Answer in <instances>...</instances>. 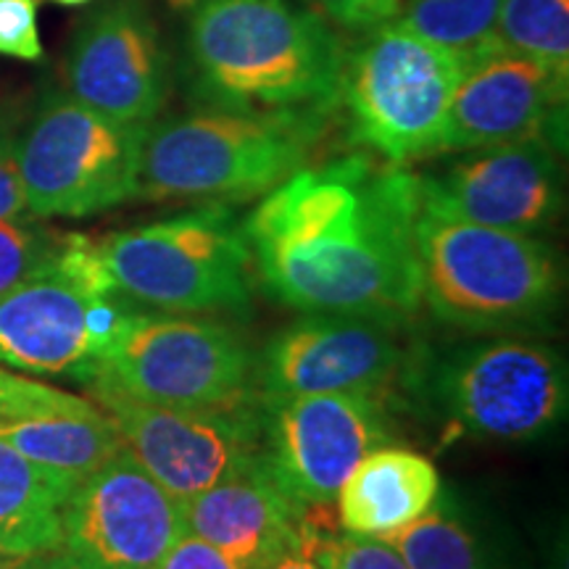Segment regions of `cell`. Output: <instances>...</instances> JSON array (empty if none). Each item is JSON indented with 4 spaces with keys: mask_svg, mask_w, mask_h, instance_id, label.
Returning <instances> with one entry per match:
<instances>
[{
    "mask_svg": "<svg viewBox=\"0 0 569 569\" xmlns=\"http://www.w3.org/2000/svg\"><path fill=\"white\" fill-rule=\"evenodd\" d=\"M322 119L211 106L148 124L134 198L219 203L269 193L303 167Z\"/></svg>",
    "mask_w": 569,
    "mask_h": 569,
    "instance_id": "3957f363",
    "label": "cell"
},
{
    "mask_svg": "<svg viewBox=\"0 0 569 569\" xmlns=\"http://www.w3.org/2000/svg\"><path fill=\"white\" fill-rule=\"evenodd\" d=\"M251 375L253 356L227 325L132 309L88 388L153 407L211 409L246 401Z\"/></svg>",
    "mask_w": 569,
    "mask_h": 569,
    "instance_id": "ba28073f",
    "label": "cell"
},
{
    "mask_svg": "<svg viewBox=\"0 0 569 569\" xmlns=\"http://www.w3.org/2000/svg\"><path fill=\"white\" fill-rule=\"evenodd\" d=\"M567 82L530 56L490 46L469 56L448 109L440 151H472L565 130Z\"/></svg>",
    "mask_w": 569,
    "mask_h": 569,
    "instance_id": "e0dca14e",
    "label": "cell"
},
{
    "mask_svg": "<svg viewBox=\"0 0 569 569\" xmlns=\"http://www.w3.org/2000/svg\"><path fill=\"white\" fill-rule=\"evenodd\" d=\"M0 569H63L56 553H46V557H27L17 561V565H6Z\"/></svg>",
    "mask_w": 569,
    "mask_h": 569,
    "instance_id": "d6a6232c",
    "label": "cell"
},
{
    "mask_svg": "<svg viewBox=\"0 0 569 569\" xmlns=\"http://www.w3.org/2000/svg\"><path fill=\"white\" fill-rule=\"evenodd\" d=\"M63 240L67 234L48 230L34 217L0 222V293L48 272L59 261Z\"/></svg>",
    "mask_w": 569,
    "mask_h": 569,
    "instance_id": "d4e9b609",
    "label": "cell"
},
{
    "mask_svg": "<svg viewBox=\"0 0 569 569\" xmlns=\"http://www.w3.org/2000/svg\"><path fill=\"white\" fill-rule=\"evenodd\" d=\"M325 17L353 32H369L396 17L398 0H315Z\"/></svg>",
    "mask_w": 569,
    "mask_h": 569,
    "instance_id": "f546056e",
    "label": "cell"
},
{
    "mask_svg": "<svg viewBox=\"0 0 569 569\" xmlns=\"http://www.w3.org/2000/svg\"><path fill=\"white\" fill-rule=\"evenodd\" d=\"M159 569H243L238 561L227 557L219 549L206 543V540L190 536H184L177 540L172 546V551L167 553L163 565Z\"/></svg>",
    "mask_w": 569,
    "mask_h": 569,
    "instance_id": "4dcf8cb0",
    "label": "cell"
},
{
    "mask_svg": "<svg viewBox=\"0 0 569 569\" xmlns=\"http://www.w3.org/2000/svg\"><path fill=\"white\" fill-rule=\"evenodd\" d=\"M496 40L569 77V0H501Z\"/></svg>",
    "mask_w": 569,
    "mask_h": 569,
    "instance_id": "cb8c5ba5",
    "label": "cell"
},
{
    "mask_svg": "<svg viewBox=\"0 0 569 569\" xmlns=\"http://www.w3.org/2000/svg\"><path fill=\"white\" fill-rule=\"evenodd\" d=\"M0 56L40 61L38 0H0Z\"/></svg>",
    "mask_w": 569,
    "mask_h": 569,
    "instance_id": "f1b7e54d",
    "label": "cell"
},
{
    "mask_svg": "<svg viewBox=\"0 0 569 569\" xmlns=\"http://www.w3.org/2000/svg\"><path fill=\"white\" fill-rule=\"evenodd\" d=\"M130 311L96 240L67 234L48 272L0 293V365L88 382Z\"/></svg>",
    "mask_w": 569,
    "mask_h": 569,
    "instance_id": "52a82bcc",
    "label": "cell"
},
{
    "mask_svg": "<svg viewBox=\"0 0 569 569\" xmlns=\"http://www.w3.org/2000/svg\"><path fill=\"white\" fill-rule=\"evenodd\" d=\"M259 419L261 467L301 507L336 501L351 469L393 436L386 407L369 393L264 398Z\"/></svg>",
    "mask_w": 569,
    "mask_h": 569,
    "instance_id": "30bf717a",
    "label": "cell"
},
{
    "mask_svg": "<svg viewBox=\"0 0 569 569\" xmlns=\"http://www.w3.org/2000/svg\"><path fill=\"white\" fill-rule=\"evenodd\" d=\"M440 498L436 465L411 448L377 446L340 486L338 525L353 536L388 538L427 515Z\"/></svg>",
    "mask_w": 569,
    "mask_h": 569,
    "instance_id": "d6986e66",
    "label": "cell"
},
{
    "mask_svg": "<svg viewBox=\"0 0 569 569\" xmlns=\"http://www.w3.org/2000/svg\"><path fill=\"white\" fill-rule=\"evenodd\" d=\"M0 440L48 472L80 482L124 451L113 419L98 407L90 415L46 417L0 427Z\"/></svg>",
    "mask_w": 569,
    "mask_h": 569,
    "instance_id": "44dd1931",
    "label": "cell"
},
{
    "mask_svg": "<svg viewBox=\"0 0 569 569\" xmlns=\"http://www.w3.org/2000/svg\"><path fill=\"white\" fill-rule=\"evenodd\" d=\"M77 482L48 472L0 440V546L17 557L56 553L61 507Z\"/></svg>",
    "mask_w": 569,
    "mask_h": 569,
    "instance_id": "ffe728a7",
    "label": "cell"
},
{
    "mask_svg": "<svg viewBox=\"0 0 569 569\" xmlns=\"http://www.w3.org/2000/svg\"><path fill=\"white\" fill-rule=\"evenodd\" d=\"M415 177L419 209L496 230L538 234L565 209L559 142L551 138L472 148L440 172Z\"/></svg>",
    "mask_w": 569,
    "mask_h": 569,
    "instance_id": "5bb4252c",
    "label": "cell"
},
{
    "mask_svg": "<svg viewBox=\"0 0 569 569\" xmlns=\"http://www.w3.org/2000/svg\"><path fill=\"white\" fill-rule=\"evenodd\" d=\"M98 256L119 296L159 311L211 315L251 301V248L224 203L106 234Z\"/></svg>",
    "mask_w": 569,
    "mask_h": 569,
    "instance_id": "5b68a950",
    "label": "cell"
},
{
    "mask_svg": "<svg viewBox=\"0 0 569 569\" xmlns=\"http://www.w3.org/2000/svg\"><path fill=\"white\" fill-rule=\"evenodd\" d=\"M63 84L124 124H153L169 98V56L146 0H103L71 34Z\"/></svg>",
    "mask_w": 569,
    "mask_h": 569,
    "instance_id": "9a60e30c",
    "label": "cell"
},
{
    "mask_svg": "<svg viewBox=\"0 0 569 569\" xmlns=\"http://www.w3.org/2000/svg\"><path fill=\"white\" fill-rule=\"evenodd\" d=\"M184 59L203 101L325 117L340 101L346 51L293 0H177Z\"/></svg>",
    "mask_w": 569,
    "mask_h": 569,
    "instance_id": "7a4b0ae2",
    "label": "cell"
},
{
    "mask_svg": "<svg viewBox=\"0 0 569 569\" xmlns=\"http://www.w3.org/2000/svg\"><path fill=\"white\" fill-rule=\"evenodd\" d=\"M498 3L501 0H398L393 21L469 59L498 42Z\"/></svg>",
    "mask_w": 569,
    "mask_h": 569,
    "instance_id": "603a6c76",
    "label": "cell"
},
{
    "mask_svg": "<svg viewBox=\"0 0 569 569\" xmlns=\"http://www.w3.org/2000/svg\"><path fill=\"white\" fill-rule=\"evenodd\" d=\"M146 130L103 117L69 92L42 98L19 134L27 213L80 219L134 201Z\"/></svg>",
    "mask_w": 569,
    "mask_h": 569,
    "instance_id": "9c48e42d",
    "label": "cell"
},
{
    "mask_svg": "<svg viewBox=\"0 0 569 569\" xmlns=\"http://www.w3.org/2000/svg\"><path fill=\"white\" fill-rule=\"evenodd\" d=\"M53 3H61V6H84V3H90V0H53Z\"/></svg>",
    "mask_w": 569,
    "mask_h": 569,
    "instance_id": "e575fe53",
    "label": "cell"
},
{
    "mask_svg": "<svg viewBox=\"0 0 569 569\" xmlns=\"http://www.w3.org/2000/svg\"><path fill=\"white\" fill-rule=\"evenodd\" d=\"M382 540L401 553L409 569H496L493 553L486 549L478 532L438 503Z\"/></svg>",
    "mask_w": 569,
    "mask_h": 569,
    "instance_id": "7402d4cb",
    "label": "cell"
},
{
    "mask_svg": "<svg viewBox=\"0 0 569 569\" xmlns=\"http://www.w3.org/2000/svg\"><path fill=\"white\" fill-rule=\"evenodd\" d=\"M96 409V401L0 367V427L46 417L90 415Z\"/></svg>",
    "mask_w": 569,
    "mask_h": 569,
    "instance_id": "484cf974",
    "label": "cell"
},
{
    "mask_svg": "<svg viewBox=\"0 0 569 569\" xmlns=\"http://www.w3.org/2000/svg\"><path fill=\"white\" fill-rule=\"evenodd\" d=\"M301 551L309 553L319 569H409L388 540L353 536L346 530L327 532L311 522Z\"/></svg>",
    "mask_w": 569,
    "mask_h": 569,
    "instance_id": "4316f807",
    "label": "cell"
},
{
    "mask_svg": "<svg viewBox=\"0 0 569 569\" xmlns=\"http://www.w3.org/2000/svg\"><path fill=\"white\" fill-rule=\"evenodd\" d=\"M113 419L124 451L177 501L246 472L261 459V419L246 401L232 407H153L92 390Z\"/></svg>",
    "mask_w": 569,
    "mask_h": 569,
    "instance_id": "7c38bea8",
    "label": "cell"
},
{
    "mask_svg": "<svg viewBox=\"0 0 569 569\" xmlns=\"http://www.w3.org/2000/svg\"><path fill=\"white\" fill-rule=\"evenodd\" d=\"M415 251L422 301L461 330H515L559 301L557 253L538 234L461 222L417 203Z\"/></svg>",
    "mask_w": 569,
    "mask_h": 569,
    "instance_id": "277c9868",
    "label": "cell"
},
{
    "mask_svg": "<svg viewBox=\"0 0 569 569\" xmlns=\"http://www.w3.org/2000/svg\"><path fill=\"white\" fill-rule=\"evenodd\" d=\"M21 559H27V557H17V553H11L9 549H3V546H0V567L17 565V561H21Z\"/></svg>",
    "mask_w": 569,
    "mask_h": 569,
    "instance_id": "836d02e7",
    "label": "cell"
},
{
    "mask_svg": "<svg viewBox=\"0 0 569 569\" xmlns=\"http://www.w3.org/2000/svg\"><path fill=\"white\" fill-rule=\"evenodd\" d=\"M467 59L386 21L346 53L340 101L353 138L388 163L440 153Z\"/></svg>",
    "mask_w": 569,
    "mask_h": 569,
    "instance_id": "8992f818",
    "label": "cell"
},
{
    "mask_svg": "<svg viewBox=\"0 0 569 569\" xmlns=\"http://www.w3.org/2000/svg\"><path fill=\"white\" fill-rule=\"evenodd\" d=\"M184 532L206 540L243 569L284 549H301L309 530L306 507L284 496L261 459L246 472L180 501Z\"/></svg>",
    "mask_w": 569,
    "mask_h": 569,
    "instance_id": "ac0fdd59",
    "label": "cell"
},
{
    "mask_svg": "<svg viewBox=\"0 0 569 569\" xmlns=\"http://www.w3.org/2000/svg\"><path fill=\"white\" fill-rule=\"evenodd\" d=\"M453 422L503 443L540 438L567 411V365L551 346L501 338L465 348L438 375Z\"/></svg>",
    "mask_w": 569,
    "mask_h": 569,
    "instance_id": "4fadbf2b",
    "label": "cell"
},
{
    "mask_svg": "<svg viewBox=\"0 0 569 569\" xmlns=\"http://www.w3.org/2000/svg\"><path fill=\"white\" fill-rule=\"evenodd\" d=\"M21 117L13 106H0V222L27 217V198L19 174Z\"/></svg>",
    "mask_w": 569,
    "mask_h": 569,
    "instance_id": "83f0119b",
    "label": "cell"
},
{
    "mask_svg": "<svg viewBox=\"0 0 569 569\" xmlns=\"http://www.w3.org/2000/svg\"><path fill=\"white\" fill-rule=\"evenodd\" d=\"M182 536L180 501L122 451L71 488L56 557L63 569H159Z\"/></svg>",
    "mask_w": 569,
    "mask_h": 569,
    "instance_id": "8fae6325",
    "label": "cell"
},
{
    "mask_svg": "<svg viewBox=\"0 0 569 569\" xmlns=\"http://www.w3.org/2000/svg\"><path fill=\"white\" fill-rule=\"evenodd\" d=\"M396 322L369 315H306L277 332L253 365L261 393L377 396L407 361Z\"/></svg>",
    "mask_w": 569,
    "mask_h": 569,
    "instance_id": "2e32d148",
    "label": "cell"
},
{
    "mask_svg": "<svg viewBox=\"0 0 569 569\" xmlns=\"http://www.w3.org/2000/svg\"><path fill=\"white\" fill-rule=\"evenodd\" d=\"M253 569H319L317 561L309 557V553H303L301 549H284L280 553H274V557H269L261 561V565H256Z\"/></svg>",
    "mask_w": 569,
    "mask_h": 569,
    "instance_id": "1f68e13d",
    "label": "cell"
},
{
    "mask_svg": "<svg viewBox=\"0 0 569 569\" xmlns=\"http://www.w3.org/2000/svg\"><path fill=\"white\" fill-rule=\"evenodd\" d=\"M417 177L367 156L298 169L243 219L256 274L306 315L401 322L422 303Z\"/></svg>",
    "mask_w": 569,
    "mask_h": 569,
    "instance_id": "6da1fadb",
    "label": "cell"
}]
</instances>
